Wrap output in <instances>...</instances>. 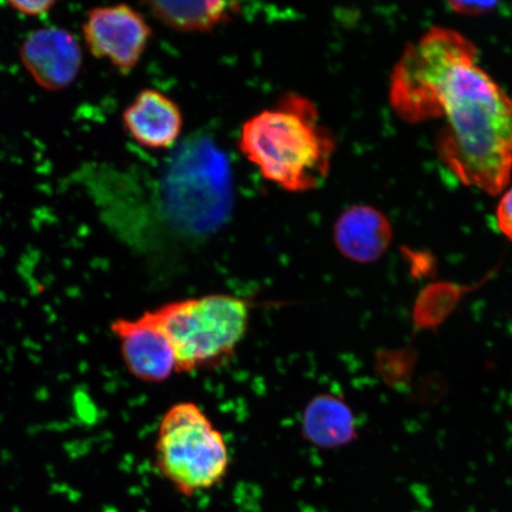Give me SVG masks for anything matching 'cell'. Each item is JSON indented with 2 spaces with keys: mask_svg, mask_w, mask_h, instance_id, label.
Segmentation results:
<instances>
[{
  "mask_svg": "<svg viewBox=\"0 0 512 512\" xmlns=\"http://www.w3.org/2000/svg\"><path fill=\"white\" fill-rule=\"evenodd\" d=\"M389 101L408 124L443 120L435 149L469 187L498 195L512 175V98L460 32L434 27L403 51Z\"/></svg>",
  "mask_w": 512,
  "mask_h": 512,
  "instance_id": "obj_1",
  "label": "cell"
},
{
  "mask_svg": "<svg viewBox=\"0 0 512 512\" xmlns=\"http://www.w3.org/2000/svg\"><path fill=\"white\" fill-rule=\"evenodd\" d=\"M332 133L319 124L315 105L288 93L242 126L239 149L268 182L291 192L315 190L329 175Z\"/></svg>",
  "mask_w": 512,
  "mask_h": 512,
  "instance_id": "obj_2",
  "label": "cell"
},
{
  "mask_svg": "<svg viewBox=\"0 0 512 512\" xmlns=\"http://www.w3.org/2000/svg\"><path fill=\"white\" fill-rule=\"evenodd\" d=\"M234 203L229 159L203 134L179 145L166 163L160 208L171 232L184 241L209 238L227 223Z\"/></svg>",
  "mask_w": 512,
  "mask_h": 512,
  "instance_id": "obj_3",
  "label": "cell"
},
{
  "mask_svg": "<svg viewBox=\"0 0 512 512\" xmlns=\"http://www.w3.org/2000/svg\"><path fill=\"white\" fill-rule=\"evenodd\" d=\"M251 303L228 293L174 300L145 311L168 338L176 373L213 368L229 360L245 338Z\"/></svg>",
  "mask_w": 512,
  "mask_h": 512,
  "instance_id": "obj_4",
  "label": "cell"
},
{
  "mask_svg": "<svg viewBox=\"0 0 512 512\" xmlns=\"http://www.w3.org/2000/svg\"><path fill=\"white\" fill-rule=\"evenodd\" d=\"M157 470L179 494L192 497L226 478L230 453L226 439L194 402L171 406L159 422Z\"/></svg>",
  "mask_w": 512,
  "mask_h": 512,
  "instance_id": "obj_5",
  "label": "cell"
},
{
  "mask_svg": "<svg viewBox=\"0 0 512 512\" xmlns=\"http://www.w3.org/2000/svg\"><path fill=\"white\" fill-rule=\"evenodd\" d=\"M153 31L142 12L127 4L96 6L87 12L83 38L89 53L130 74L142 60Z\"/></svg>",
  "mask_w": 512,
  "mask_h": 512,
  "instance_id": "obj_6",
  "label": "cell"
},
{
  "mask_svg": "<svg viewBox=\"0 0 512 512\" xmlns=\"http://www.w3.org/2000/svg\"><path fill=\"white\" fill-rule=\"evenodd\" d=\"M19 56L31 79L50 92L72 86L83 63L78 38L56 25L29 32L19 48Z\"/></svg>",
  "mask_w": 512,
  "mask_h": 512,
  "instance_id": "obj_7",
  "label": "cell"
},
{
  "mask_svg": "<svg viewBox=\"0 0 512 512\" xmlns=\"http://www.w3.org/2000/svg\"><path fill=\"white\" fill-rule=\"evenodd\" d=\"M128 373L145 383H162L176 373L174 350L144 312L137 318H118L111 324Z\"/></svg>",
  "mask_w": 512,
  "mask_h": 512,
  "instance_id": "obj_8",
  "label": "cell"
},
{
  "mask_svg": "<svg viewBox=\"0 0 512 512\" xmlns=\"http://www.w3.org/2000/svg\"><path fill=\"white\" fill-rule=\"evenodd\" d=\"M123 124L134 142L166 150L181 137L184 120L177 102L157 89H144L125 108Z\"/></svg>",
  "mask_w": 512,
  "mask_h": 512,
  "instance_id": "obj_9",
  "label": "cell"
},
{
  "mask_svg": "<svg viewBox=\"0 0 512 512\" xmlns=\"http://www.w3.org/2000/svg\"><path fill=\"white\" fill-rule=\"evenodd\" d=\"M334 241L344 258L370 264L388 251L393 241L392 223L376 208L354 206L338 217Z\"/></svg>",
  "mask_w": 512,
  "mask_h": 512,
  "instance_id": "obj_10",
  "label": "cell"
},
{
  "mask_svg": "<svg viewBox=\"0 0 512 512\" xmlns=\"http://www.w3.org/2000/svg\"><path fill=\"white\" fill-rule=\"evenodd\" d=\"M303 434L311 444L322 448L348 445L356 437L354 415L343 400L323 394L306 406Z\"/></svg>",
  "mask_w": 512,
  "mask_h": 512,
  "instance_id": "obj_11",
  "label": "cell"
},
{
  "mask_svg": "<svg viewBox=\"0 0 512 512\" xmlns=\"http://www.w3.org/2000/svg\"><path fill=\"white\" fill-rule=\"evenodd\" d=\"M151 15L179 32H209L227 23L240 11L239 3L147 2Z\"/></svg>",
  "mask_w": 512,
  "mask_h": 512,
  "instance_id": "obj_12",
  "label": "cell"
},
{
  "mask_svg": "<svg viewBox=\"0 0 512 512\" xmlns=\"http://www.w3.org/2000/svg\"><path fill=\"white\" fill-rule=\"evenodd\" d=\"M497 227L512 242V188L504 192L496 211Z\"/></svg>",
  "mask_w": 512,
  "mask_h": 512,
  "instance_id": "obj_13",
  "label": "cell"
},
{
  "mask_svg": "<svg viewBox=\"0 0 512 512\" xmlns=\"http://www.w3.org/2000/svg\"><path fill=\"white\" fill-rule=\"evenodd\" d=\"M8 5L23 16L42 17L50 14L56 3L51 0H28V2H9Z\"/></svg>",
  "mask_w": 512,
  "mask_h": 512,
  "instance_id": "obj_14",
  "label": "cell"
},
{
  "mask_svg": "<svg viewBox=\"0 0 512 512\" xmlns=\"http://www.w3.org/2000/svg\"><path fill=\"white\" fill-rule=\"evenodd\" d=\"M448 5L457 14L466 16H480L488 14L495 10L497 3H466V2H450Z\"/></svg>",
  "mask_w": 512,
  "mask_h": 512,
  "instance_id": "obj_15",
  "label": "cell"
}]
</instances>
